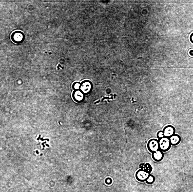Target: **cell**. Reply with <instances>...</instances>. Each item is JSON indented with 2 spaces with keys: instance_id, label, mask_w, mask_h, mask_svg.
<instances>
[{
  "instance_id": "cell-1",
  "label": "cell",
  "mask_w": 193,
  "mask_h": 192,
  "mask_svg": "<svg viewBox=\"0 0 193 192\" xmlns=\"http://www.w3.org/2000/svg\"><path fill=\"white\" fill-rule=\"evenodd\" d=\"M158 140L159 150L163 152H167L170 150L172 145L169 138L164 137Z\"/></svg>"
},
{
  "instance_id": "cell-2",
  "label": "cell",
  "mask_w": 193,
  "mask_h": 192,
  "mask_svg": "<svg viewBox=\"0 0 193 192\" xmlns=\"http://www.w3.org/2000/svg\"><path fill=\"white\" fill-rule=\"evenodd\" d=\"M93 85L90 80H85L81 83L79 89L85 95L90 93L93 89Z\"/></svg>"
},
{
  "instance_id": "cell-3",
  "label": "cell",
  "mask_w": 193,
  "mask_h": 192,
  "mask_svg": "<svg viewBox=\"0 0 193 192\" xmlns=\"http://www.w3.org/2000/svg\"><path fill=\"white\" fill-rule=\"evenodd\" d=\"M150 174L145 170L141 169L136 172L135 177L138 181L144 182L146 181Z\"/></svg>"
},
{
  "instance_id": "cell-4",
  "label": "cell",
  "mask_w": 193,
  "mask_h": 192,
  "mask_svg": "<svg viewBox=\"0 0 193 192\" xmlns=\"http://www.w3.org/2000/svg\"><path fill=\"white\" fill-rule=\"evenodd\" d=\"M147 148L150 152L153 153L159 150L158 140L155 139H152L148 141Z\"/></svg>"
},
{
  "instance_id": "cell-5",
  "label": "cell",
  "mask_w": 193,
  "mask_h": 192,
  "mask_svg": "<svg viewBox=\"0 0 193 192\" xmlns=\"http://www.w3.org/2000/svg\"><path fill=\"white\" fill-rule=\"evenodd\" d=\"M163 132L164 137L170 138L176 133V129L172 125H168L164 128Z\"/></svg>"
},
{
  "instance_id": "cell-6",
  "label": "cell",
  "mask_w": 193,
  "mask_h": 192,
  "mask_svg": "<svg viewBox=\"0 0 193 192\" xmlns=\"http://www.w3.org/2000/svg\"><path fill=\"white\" fill-rule=\"evenodd\" d=\"M152 157L153 160L156 162H160L162 161L164 158L163 152L159 150L152 153Z\"/></svg>"
},
{
  "instance_id": "cell-7",
  "label": "cell",
  "mask_w": 193,
  "mask_h": 192,
  "mask_svg": "<svg viewBox=\"0 0 193 192\" xmlns=\"http://www.w3.org/2000/svg\"><path fill=\"white\" fill-rule=\"evenodd\" d=\"M72 96L75 101L77 102H81L84 99L85 94L80 89L74 90Z\"/></svg>"
},
{
  "instance_id": "cell-8",
  "label": "cell",
  "mask_w": 193,
  "mask_h": 192,
  "mask_svg": "<svg viewBox=\"0 0 193 192\" xmlns=\"http://www.w3.org/2000/svg\"><path fill=\"white\" fill-rule=\"evenodd\" d=\"M172 146H176L180 143L181 138L180 136L176 134H175L169 138Z\"/></svg>"
},
{
  "instance_id": "cell-9",
  "label": "cell",
  "mask_w": 193,
  "mask_h": 192,
  "mask_svg": "<svg viewBox=\"0 0 193 192\" xmlns=\"http://www.w3.org/2000/svg\"><path fill=\"white\" fill-rule=\"evenodd\" d=\"M140 166L141 169L145 170L150 174H151L153 170V168L152 166L150 164L148 163L145 164H143L142 165L141 164L140 165Z\"/></svg>"
},
{
  "instance_id": "cell-10",
  "label": "cell",
  "mask_w": 193,
  "mask_h": 192,
  "mask_svg": "<svg viewBox=\"0 0 193 192\" xmlns=\"http://www.w3.org/2000/svg\"><path fill=\"white\" fill-rule=\"evenodd\" d=\"M155 181L154 176L150 174L145 181L146 183L148 185H152Z\"/></svg>"
},
{
  "instance_id": "cell-11",
  "label": "cell",
  "mask_w": 193,
  "mask_h": 192,
  "mask_svg": "<svg viewBox=\"0 0 193 192\" xmlns=\"http://www.w3.org/2000/svg\"><path fill=\"white\" fill-rule=\"evenodd\" d=\"M81 83L79 81H75L72 85V88L74 90H79L80 87Z\"/></svg>"
},
{
  "instance_id": "cell-12",
  "label": "cell",
  "mask_w": 193,
  "mask_h": 192,
  "mask_svg": "<svg viewBox=\"0 0 193 192\" xmlns=\"http://www.w3.org/2000/svg\"><path fill=\"white\" fill-rule=\"evenodd\" d=\"M156 136L157 138L158 139L161 138H162L164 137L162 131H160L158 132L157 133Z\"/></svg>"
},
{
  "instance_id": "cell-13",
  "label": "cell",
  "mask_w": 193,
  "mask_h": 192,
  "mask_svg": "<svg viewBox=\"0 0 193 192\" xmlns=\"http://www.w3.org/2000/svg\"><path fill=\"white\" fill-rule=\"evenodd\" d=\"M190 40L191 43L193 44V32L190 35Z\"/></svg>"
}]
</instances>
